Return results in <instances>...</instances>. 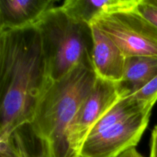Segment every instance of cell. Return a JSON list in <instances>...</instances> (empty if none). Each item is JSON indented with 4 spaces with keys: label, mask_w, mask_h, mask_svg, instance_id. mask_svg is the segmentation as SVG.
Returning a JSON list of instances; mask_svg holds the SVG:
<instances>
[{
    "label": "cell",
    "mask_w": 157,
    "mask_h": 157,
    "mask_svg": "<svg viewBox=\"0 0 157 157\" xmlns=\"http://www.w3.org/2000/svg\"><path fill=\"white\" fill-rule=\"evenodd\" d=\"M96 80L93 67L81 64L61 79L50 81L26 125L42 157H76L69 147V129Z\"/></svg>",
    "instance_id": "7a4b0ae2"
},
{
    "label": "cell",
    "mask_w": 157,
    "mask_h": 157,
    "mask_svg": "<svg viewBox=\"0 0 157 157\" xmlns=\"http://www.w3.org/2000/svg\"><path fill=\"white\" fill-rule=\"evenodd\" d=\"M157 75V58L150 57H128L126 60L121 85L129 95L136 93Z\"/></svg>",
    "instance_id": "30bf717a"
},
{
    "label": "cell",
    "mask_w": 157,
    "mask_h": 157,
    "mask_svg": "<svg viewBox=\"0 0 157 157\" xmlns=\"http://www.w3.org/2000/svg\"><path fill=\"white\" fill-rule=\"evenodd\" d=\"M38 30L52 81L61 79L81 64H92L94 38L90 25L71 18L54 7L35 25Z\"/></svg>",
    "instance_id": "3957f363"
},
{
    "label": "cell",
    "mask_w": 157,
    "mask_h": 157,
    "mask_svg": "<svg viewBox=\"0 0 157 157\" xmlns=\"http://www.w3.org/2000/svg\"><path fill=\"white\" fill-rule=\"evenodd\" d=\"M136 9L157 27V0H139Z\"/></svg>",
    "instance_id": "4fadbf2b"
},
{
    "label": "cell",
    "mask_w": 157,
    "mask_h": 157,
    "mask_svg": "<svg viewBox=\"0 0 157 157\" xmlns=\"http://www.w3.org/2000/svg\"><path fill=\"white\" fill-rule=\"evenodd\" d=\"M152 109L145 108L140 103L128 95L117 102L92 128L87 138L98 136L104 130L113 127L121 121L128 119L135 114Z\"/></svg>",
    "instance_id": "8fae6325"
},
{
    "label": "cell",
    "mask_w": 157,
    "mask_h": 157,
    "mask_svg": "<svg viewBox=\"0 0 157 157\" xmlns=\"http://www.w3.org/2000/svg\"><path fill=\"white\" fill-rule=\"evenodd\" d=\"M118 157H144L141 153H140L136 149V147L128 150L127 151L124 152L123 154Z\"/></svg>",
    "instance_id": "9a60e30c"
},
{
    "label": "cell",
    "mask_w": 157,
    "mask_h": 157,
    "mask_svg": "<svg viewBox=\"0 0 157 157\" xmlns=\"http://www.w3.org/2000/svg\"><path fill=\"white\" fill-rule=\"evenodd\" d=\"M139 0H66L60 7L67 15L91 25L100 17L137 7Z\"/></svg>",
    "instance_id": "9c48e42d"
},
{
    "label": "cell",
    "mask_w": 157,
    "mask_h": 157,
    "mask_svg": "<svg viewBox=\"0 0 157 157\" xmlns=\"http://www.w3.org/2000/svg\"><path fill=\"white\" fill-rule=\"evenodd\" d=\"M130 96L140 103L145 108L153 109L157 101V75L143 88Z\"/></svg>",
    "instance_id": "7c38bea8"
},
{
    "label": "cell",
    "mask_w": 157,
    "mask_h": 157,
    "mask_svg": "<svg viewBox=\"0 0 157 157\" xmlns=\"http://www.w3.org/2000/svg\"><path fill=\"white\" fill-rule=\"evenodd\" d=\"M92 25L107 35L127 58H157V27L136 8L101 16Z\"/></svg>",
    "instance_id": "277c9868"
},
{
    "label": "cell",
    "mask_w": 157,
    "mask_h": 157,
    "mask_svg": "<svg viewBox=\"0 0 157 157\" xmlns=\"http://www.w3.org/2000/svg\"><path fill=\"white\" fill-rule=\"evenodd\" d=\"M91 28L94 38L92 64L97 78L121 83L124 78L127 57L96 25H91Z\"/></svg>",
    "instance_id": "52a82bcc"
},
{
    "label": "cell",
    "mask_w": 157,
    "mask_h": 157,
    "mask_svg": "<svg viewBox=\"0 0 157 157\" xmlns=\"http://www.w3.org/2000/svg\"><path fill=\"white\" fill-rule=\"evenodd\" d=\"M152 110L130 117L98 136L87 138L81 150V157H118L136 147L148 127Z\"/></svg>",
    "instance_id": "8992f818"
},
{
    "label": "cell",
    "mask_w": 157,
    "mask_h": 157,
    "mask_svg": "<svg viewBox=\"0 0 157 157\" xmlns=\"http://www.w3.org/2000/svg\"><path fill=\"white\" fill-rule=\"evenodd\" d=\"M129 93L121 83L97 78L94 86L80 107L68 132V144L76 157L98 121Z\"/></svg>",
    "instance_id": "5b68a950"
},
{
    "label": "cell",
    "mask_w": 157,
    "mask_h": 157,
    "mask_svg": "<svg viewBox=\"0 0 157 157\" xmlns=\"http://www.w3.org/2000/svg\"><path fill=\"white\" fill-rule=\"evenodd\" d=\"M149 157H157V125L154 127L151 133Z\"/></svg>",
    "instance_id": "5bb4252c"
},
{
    "label": "cell",
    "mask_w": 157,
    "mask_h": 157,
    "mask_svg": "<svg viewBox=\"0 0 157 157\" xmlns=\"http://www.w3.org/2000/svg\"><path fill=\"white\" fill-rule=\"evenodd\" d=\"M51 81L35 26L0 32V137L29 124Z\"/></svg>",
    "instance_id": "6da1fadb"
},
{
    "label": "cell",
    "mask_w": 157,
    "mask_h": 157,
    "mask_svg": "<svg viewBox=\"0 0 157 157\" xmlns=\"http://www.w3.org/2000/svg\"><path fill=\"white\" fill-rule=\"evenodd\" d=\"M54 0H0V32L35 26L53 9Z\"/></svg>",
    "instance_id": "ba28073f"
}]
</instances>
